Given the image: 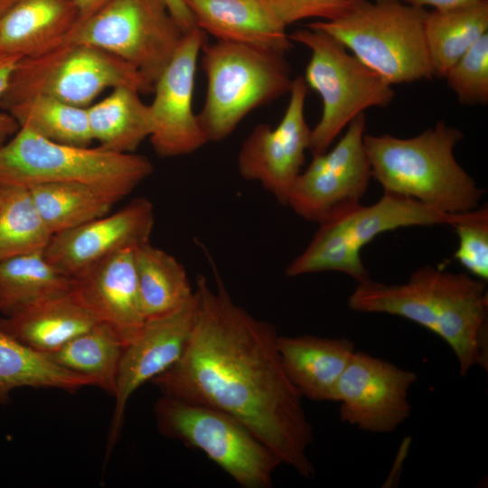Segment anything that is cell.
Wrapping results in <instances>:
<instances>
[{
  "label": "cell",
  "instance_id": "cell-28",
  "mask_svg": "<svg viewBox=\"0 0 488 488\" xmlns=\"http://www.w3.org/2000/svg\"><path fill=\"white\" fill-rule=\"evenodd\" d=\"M72 280L45 258L43 251L0 260V312H11L71 289Z\"/></svg>",
  "mask_w": 488,
  "mask_h": 488
},
{
  "label": "cell",
  "instance_id": "cell-36",
  "mask_svg": "<svg viewBox=\"0 0 488 488\" xmlns=\"http://www.w3.org/2000/svg\"><path fill=\"white\" fill-rule=\"evenodd\" d=\"M181 29L187 33L197 27L195 19L184 0H163Z\"/></svg>",
  "mask_w": 488,
  "mask_h": 488
},
{
  "label": "cell",
  "instance_id": "cell-32",
  "mask_svg": "<svg viewBox=\"0 0 488 488\" xmlns=\"http://www.w3.org/2000/svg\"><path fill=\"white\" fill-rule=\"evenodd\" d=\"M444 79L462 105L488 102V33L446 72Z\"/></svg>",
  "mask_w": 488,
  "mask_h": 488
},
{
  "label": "cell",
  "instance_id": "cell-39",
  "mask_svg": "<svg viewBox=\"0 0 488 488\" xmlns=\"http://www.w3.org/2000/svg\"><path fill=\"white\" fill-rule=\"evenodd\" d=\"M19 0H0V17Z\"/></svg>",
  "mask_w": 488,
  "mask_h": 488
},
{
  "label": "cell",
  "instance_id": "cell-24",
  "mask_svg": "<svg viewBox=\"0 0 488 488\" xmlns=\"http://www.w3.org/2000/svg\"><path fill=\"white\" fill-rule=\"evenodd\" d=\"M130 87L112 89L102 100L87 108L93 141L99 147L116 153H133L149 137L152 122L149 105Z\"/></svg>",
  "mask_w": 488,
  "mask_h": 488
},
{
  "label": "cell",
  "instance_id": "cell-8",
  "mask_svg": "<svg viewBox=\"0 0 488 488\" xmlns=\"http://www.w3.org/2000/svg\"><path fill=\"white\" fill-rule=\"evenodd\" d=\"M311 52L304 80L321 97L320 120L311 129L313 155L327 151L341 132L371 108H383L394 98L392 85L358 60L336 38L308 27L289 34Z\"/></svg>",
  "mask_w": 488,
  "mask_h": 488
},
{
  "label": "cell",
  "instance_id": "cell-29",
  "mask_svg": "<svg viewBox=\"0 0 488 488\" xmlns=\"http://www.w3.org/2000/svg\"><path fill=\"white\" fill-rule=\"evenodd\" d=\"M28 189L52 235L104 216L115 204L94 188L80 183L46 182Z\"/></svg>",
  "mask_w": 488,
  "mask_h": 488
},
{
  "label": "cell",
  "instance_id": "cell-14",
  "mask_svg": "<svg viewBox=\"0 0 488 488\" xmlns=\"http://www.w3.org/2000/svg\"><path fill=\"white\" fill-rule=\"evenodd\" d=\"M417 380L414 371L355 351L335 390L341 421L373 434L393 432L411 413L408 392Z\"/></svg>",
  "mask_w": 488,
  "mask_h": 488
},
{
  "label": "cell",
  "instance_id": "cell-15",
  "mask_svg": "<svg viewBox=\"0 0 488 488\" xmlns=\"http://www.w3.org/2000/svg\"><path fill=\"white\" fill-rule=\"evenodd\" d=\"M206 42L207 33L198 27L185 33L154 84L149 138L161 157L187 155L209 143L192 110L197 61Z\"/></svg>",
  "mask_w": 488,
  "mask_h": 488
},
{
  "label": "cell",
  "instance_id": "cell-21",
  "mask_svg": "<svg viewBox=\"0 0 488 488\" xmlns=\"http://www.w3.org/2000/svg\"><path fill=\"white\" fill-rule=\"evenodd\" d=\"M98 323L70 289L5 314L0 319V327L26 346L47 353Z\"/></svg>",
  "mask_w": 488,
  "mask_h": 488
},
{
  "label": "cell",
  "instance_id": "cell-30",
  "mask_svg": "<svg viewBox=\"0 0 488 488\" xmlns=\"http://www.w3.org/2000/svg\"><path fill=\"white\" fill-rule=\"evenodd\" d=\"M5 111L19 127L47 140L75 146H89L93 142L87 108L49 96L33 95L13 103Z\"/></svg>",
  "mask_w": 488,
  "mask_h": 488
},
{
  "label": "cell",
  "instance_id": "cell-13",
  "mask_svg": "<svg viewBox=\"0 0 488 488\" xmlns=\"http://www.w3.org/2000/svg\"><path fill=\"white\" fill-rule=\"evenodd\" d=\"M307 90L303 76L294 78L288 105L279 124L275 127L257 125L237 156L241 177L259 183L283 205L302 172L305 152L310 150L312 128L305 116Z\"/></svg>",
  "mask_w": 488,
  "mask_h": 488
},
{
  "label": "cell",
  "instance_id": "cell-26",
  "mask_svg": "<svg viewBox=\"0 0 488 488\" xmlns=\"http://www.w3.org/2000/svg\"><path fill=\"white\" fill-rule=\"evenodd\" d=\"M92 381L50 360L44 353L20 343L0 327V403L22 387L52 388L76 391Z\"/></svg>",
  "mask_w": 488,
  "mask_h": 488
},
{
  "label": "cell",
  "instance_id": "cell-31",
  "mask_svg": "<svg viewBox=\"0 0 488 488\" xmlns=\"http://www.w3.org/2000/svg\"><path fill=\"white\" fill-rule=\"evenodd\" d=\"M52 236L28 187L0 184V260L44 251Z\"/></svg>",
  "mask_w": 488,
  "mask_h": 488
},
{
  "label": "cell",
  "instance_id": "cell-35",
  "mask_svg": "<svg viewBox=\"0 0 488 488\" xmlns=\"http://www.w3.org/2000/svg\"><path fill=\"white\" fill-rule=\"evenodd\" d=\"M21 58L18 55L0 54V98L6 89L14 69ZM18 129V123L9 113L0 112V146Z\"/></svg>",
  "mask_w": 488,
  "mask_h": 488
},
{
  "label": "cell",
  "instance_id": "cell-6",
  "mask_svg": "<svg viewBox=\"0 0 488 488\" xmlns=\"http://www.w3.org/2000/svg\"><path fill=\"white\" fill-rule=\"evenodd\" d=\"M201 53L207 89L197 118L208 142L224 140L251 111L290 92L285 53L219 40Z\"/></svg>",
  "mask_w": 488,
  "mask_h": 488
},
{
  "label": "cell",
  "instance_id": "cell-22",
  "mask_svg": "<svg viewBox=\"0 0 488 488\" xmlns=\"http://www.w3.org/2000/svg\"><path fill=\"white\" fill-rule=\"evenodd\" d=\"M78 19L72 0H19L0 17V54L47 52L64 42Z\"/></svg>",
  "mask_w": 488,
  "mask_h": 488
},
{
  "label": "cell",
  "instance_id": "cell-12",
  "mask_svg": "<svg viewBox=\"0 0 488 488\" xmlns=\"http://www.w3.org/2000/svg\"><path fill=\"white\" fill-rule=\"evenodd\" d=\"M365 128L366 117L361 113L333 148L313 155L295 181L286 206L317 223L336 208L360 202L372 178L363 143Z\"/></svg>",
  "mask_w": 488,
  "mask_h": 488
},
{
  "label": "cell",
  "instance_id": "cell-33",
  "mask_svg": "<svg viewBox=\"0 0 488 488\" xmlns=\"http://www.w3.org/2000/svg\"><path fill=\"white\" fill-rule=\"evenodd\" d=\"M458 236L456 259L473 277L488 279V208L478 207L452 226Z\"/></svg>",
  "mask_w": 488,
  "mask_h": 488
},
{
  "label": "cell",
  "instance_id": "cell-16",
  "mask_svg": "<svg viewBox=\"0 0 488 488\" xmlns=\"http://www.w3.org/2000/svg\"><path fill=\"white\" fill-rule=\"evenodd\" d=\"M194 293L193 297L178 309L145 319L134 338L124 346L117 376L108 452L118 438L132 394L180 359L192 331Z\"/></svg>",
  "mask_w": 488,
  "mask_h": 488
},
{
  "label": "cell",
  "instance_id": "cell-7",
  "mask_svg": "<svg viewBox=\"0 0 488 488\" xmlns=\"http://www.w3.org/2000/svg\"><path fill=\"white\" fill-rule=\"evenodd\" d=\"M425 8L403 0H366L335 21L307 26L326 32L390 85L431 80Z\"/></svg>",
  "mask_w": 488,
  "mask_h": 488
},
{
  "label": "cell",
  "instance_id": "cell-27",
  "mask_svg": "<svg viewBox=\"0 0 488 488\" xmlns=\"http://www.w3.org/2000/svg\"><path fill=\"white\" fill-rule=\"evenodd\" d=\"M125 343L108 324L98 323L59 349L44 353L59 366L89 379L114 397Z\"/></svg>",
  "mask_w": 488,
  "mask_h": 488
},
{
  "label": "cell",
  "instance_id": "cell-18",
  "mask_svg": "<svg viewBox=\"0 0 488 488\" xmlns=\"http://www.w3.org/2000/svg\"><path fill=\"white\" fill-rule=\"evenodd\" d=\"M135 248L121 249L71 278L76 296L99 322L112 326L125 345L145 320L137 287Z\"/></svg>",
  "mask_w": 488,
  "mask_h": 488
},
{
  "label": "cell",
  "instance_id": "cell-9",
  "mask_svg": "<svg viewBox=\"0 0 488 488\" xmlns=\"http://www.w3.org/2000/svg\"><path fill=\"white\" fill-rule=\"evenodd\" d=\"M121 86L140 94L154 90L153 84L120 58L92 45L64 42L42 54L21 58L0 106L5 110L20 99L43 95L88 108L105 89Z\"/></svg>",
  "mask_w": 488,
  "mask_h": 488
},
{
  "label": "cell",
  "instance_id": "cell-4",
  "mask_svg": "<svg viewBox=\"0 0 488 488\" xmlns=\"http://www.w3.org/2000/svg\"><path fill=\"white\" fill-rule=\"evenodd\" d=\"M448 214L414 199L385 192L371 205L361 202L336 208L317 222L318 229L304 251L286 268L287 277L335 271L358 284L371 279L361 251L378 235L404 227L449 225L467 213Z\"/></svg>",
  "mask_w": 488,
  "mask_h": 488
},
{
  "label": "cell",
  "instance_id": "cell-10",
  "mask_svg": "<svg viewBox=\"0 0 488 488\" xmlns=\"http://www.w3.org/2000/svg\"><path fill=\"white\" fill-rule=\"evenodd\" d=\"M160 432L204 453L242 488H269L280 459L244 424L203 404L164 395L155 404Z\"/></svg>",
  "mask_w": 488,
  "mask_h": 488
},
{
  "label": "cell",
  "instance_id": "cell-37",
  "mask_svg": "<svg viewBox=\"0 0 488 488\" xmlns=\"http://www.w3.org/2000/svg\"><path fill=\"white\" fill-rule=\"evenodd\" d=\"M79 13L78 22L84 21L99 11L111 0H72Z\"/></svg>",
  "mask_w": 488,
  "mask_h": 488
},
{
  "label": "cell",
  "instance_id": "cell-17",
  "mask_svg": "<svg viewBox=\"0 0 488 488\" xmlns=\"http://www.w3.org/2000/svg\"><path fill=\"white\" fill-rule=\"evenodd\" d=\"M154 224L153 204L145 198H136L112 214L53 234L44 256L73 278L121 249L150 241Z\"/></svg>",
  "mask_w": 488,
  "mask_h": 488
},
{
  "label": "cell",
  "instance_id": "cell-3",
  "mask_svg": "<svg viewBox=\"0 0 488 488\" xmlns=\"http://www.w3.org/2000/svg\"><path fill=\"white\" fill-rule=\"evenodd\" d=\"M464 134L443 121L410 138L364 135L372 178L385 192L459 214L479 207L484 190L458 164L455 146Z\"/></svg>",
  "mask_w": 488,
  "mask_h": 488
},
{
  "label": "cell",
  "instance_id": "cell-2",
  "mask_svg": "<svg viewBox=\"0 0 488 488\" xmlns=\"http://www.w3.org/2000/svg\"><path fill=\"white\" fill-rule=\"evenodd\" d=\"M485 283L465 273L424 266L403 284L371 278L360 283L347 304L354 312L399 316L436 333L452 349L465 377L476 366L488 370Z\"/></svg>",
  "mask_w": 488,
  "mask_h": 488
},
{
  "label": "cell",
  "instance_id": "cell-34",
  "mask_svg": "<svg viewBox=\"0 0 488 488\" xmlns=\"http://www.w3.org/2000/svg\"><path fill=\"white\" fill-rule=\"evenodd\" d=\"M280 21L288 25L307 18L341 19L366 0H267Z\"/></svg>",
  "mask_w": 488,
  "mask_h": 488
},
{
  "label": "cell",
  "instance_id": "cell-25",
  "mask_svg": "<svg viewBox=\"0 0 488 488\" xmlns=\"http://www.w3.org/2000/svg\"><path fill=\"white\" fill-rule=\"evenodd\" d=\"M134 261L145 319L173 312L193 297L194 290L184 267L150 241L135 248Z\"/></svg>",
  "mask_w": 488,
  "mask_h": 488
},
{
  "label": "cell",
  "instance_id": "cell-1",
  "mask_svg": "<svg viewBox=\"0 0 488 488\" xmlns=\"http://www.w3.org/2000/svg\"><path fill=\"white\" fill-rule=\"evenodd\" d=\"M196 278L192 331L180 359L150 382L164 395L215 408L244 424L302 477L314 476L313 427L289 380L275 326L237 305L221 279Z\"/></svg>",
  "mask_w": 488,
  "mask_h": 488
},
{
  "label": "cell",
  "instance_id": "cell-20",
  "mask_svg": "<svg viewBox=\"0 0 488 488\" xmlns=\"http://www.w3.org/2000/svg\"><path fill=\"white\" fill-rule=\"evenodd\" d=\"M277 351L286 375L302 397L334 401L337 383L355 347L348 338L277 336Z\"/></svg>",
  "mask_w": 488,
  "mask_h": 488
},
{
  "label": "cell",
  "instance_id": "cell-5",
  "mask_svg": "<svg viewBox=\"0 0 488 488\" xmlns=\"http://www.w3.org/2000/svg\"><path fill=\"white\" fill-rule=\"evenodd\" d=\"M153 170L143 155L59 144L23 127L0 146V184L80 183L114 203L132 192Z\"/></svg>",
  "mask_w": 488,
  "mask_h": 488
},
{
  "label": "cell",
  "instance_id": "cell-38",
  "mask_svg": "<svg viewBox=\"0 0 488 488\" xmlns=\"http://www.w3.org/2000/svg\"><path fill=\"white\" fill-rule=\"evenodd\" d=\"M405 3L425 8L426 6H430L433 9H445L450 7H455L469 3L476 2L479 0H403ZM426 9V8H425Z\"/></svg>",
  "mask_w": 488,
  "mask_h": 488
},
{
  "label": "cell",
  "instance_id": "cell-19",
  "mask_svg": "<svg viewBox=\"0 0 488 488\" xmlns=\"http://www.w3.org/2000/svg\"><path fill=\"white\" fill-rule=\"evenodd\" d=\"M198 28L219 41L286 53L292 41L267 0H184Z\"/></svg>",
  "mask_w": 488,
  "mask_h": 488
},
{
  "label": "cell",
  "instance_id": "cell-11",
  "mask_svg": "<svg viewBox=\"0 0 488 488\" xmlns=\"http://www.w3.org/2000/svg\"><path fill=\"white\" fill-rule=\"evenodd\" d=\"M184 33L163 0H111L77 23L62 43L104 50L133 66L154 85Z\"/></svg>",
  "mask_w": 488,
  "mask_h": 488
},
{
  "label": "cell",
  "instance_id": "cell-23",
  "mask_svg": "<svg viewBox=\"0 0 488 488\" xmlns=\"http://www.w3.org/2000/svg\"><path fill=\"white\" fill-rule=\"evenodd\" d=\"M488 33V0L427 11L424 36L433 77L450 68Z\"/></svg>",
  "mask_w": 488,
  "mask_h": 488
}]
</instances>
